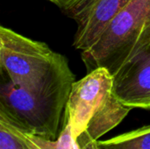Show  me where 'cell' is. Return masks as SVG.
<instances>
[{"mask_svg": "<svg viewBox=\"0 0 150 149\" xmlns=\"http://www.w3.org/2000/svg\"><path fill=\"white\" fill-rule=\"evenodd\" d=\"M113 91L130 109L150 110V43L113 76Z\"/></svg>", "mask_w": 150, "mask_h": 149, "instance_id": "obj_6", "label": "cell"}, {"mask_svg": "<svg viewBox=\"0 0 150 149\" xmlns=\"http://www.w3.org/2000/svg\"><path fill=\"white\" fill-rule=\"evenodd\" d=\"M47 1H49V2H50V1H51V0H47Z\"/></svg>", "mask_w": 150, "mask_h": 149, "instance_id": "obj_11", "label": "cell"}, {"mask_svg": "<svg viewBox=\"0 0 150 149\" xmlns=\"http://www.w3.org/2000/svg\"><path fill=\"white\" fill-rule=\"evenodd\" d=\"M0 73L33 94L66 103L76 82L64 55L4 25L0 26Z\"/></svg>", "mask_w": 150, "mask_h": 149, "instance_id": "obj_1", "label": "cell"}, {"mask_svg": "<svg viewBox=\"0 0 150 149\" xmlns=\"http://www.w3.org/2000/svg\"><path fill=\"white\" fill-rule=\"evenodd\" d=\"M16 128V127H15ZM28 149H80L70 126L62 121L59 136L55 140L45 139L16 128Z\"/></svg>", "mask_w": 150, "mask_h": 149, "instance_id": "obj_7", "label": "cell"}, {"mask_svg": "<svg viewBox=\"0 0 150 149\" xmlns=\"http://www.w3.org/2000/svg\"><path fill=\"white\" fill-rule=\"evenodd\" d=\"M149 43L150 0H131L81 57L87 73L104 68L114 76Z\"/></svg>", "mask_w": 150, "mask_h": 149, "instance_id": "obj_3", "label": "cell"}, {"mask_svg": "<svg viewBox=\"0 0 150 149\" xmlns=\"http://www.w3.org/2000/svg\"><path fill=\"white\" fill-rule=\"evenodd\" d=\"M0 149H28L18 130L0 118Z\"/></svg>", "mask_w": 150, "mask_h": 149, "instance_id": "obj_9", "label": "cell"}, {"mask_svg": "<svg viewBox=\"0 0 150 149\" xmlns=\"http://www.w3.org/2000/svg\"><path fill=\"white\" fill-rule=\"evenodd\" d=\"M102 149H150V125L106 141H98Z\"/></svg>", "mask_w": 150, "mask_h": 149, "instance_id": "obj_8", "label": "cell"}, {"mask_svg": "<svg viewBox=\"0 0 150 149\" xmlns=\"http://www.w3.org/2000/svg\"><path fill=\"white\" fill-rule=\"evenodd\" d=\"M66 104L33 94L1 73L0 118L21 131L48 140L57 139Z\"/></svg>", "mask_w": 150, "mask_h": 149, "instance_id": "obj_4", "label": "cell"}, {"mask_svg": "<svg viewBox=\"0 0 150 149\" xmlns=\"http://www.w3.org/2000/svg\"><path fill=\"white\" fill-rule=\"evenodd\" d=\"M131 0H51L76 24L73 46L84 51L100 37L110 22Z\"/></svg>", "mask_w": 150, "mask_h": 149, "instance_id": "obj_5", "label": "cell"}, {"mask_svg": "<svg viewBox=\"0 0 150 149\" xmlns=\"http://www.w3.org/2000/svg\"><path fill=\"white\" fill-rule=\"evenodd\" d=\"M131 110L115 96L113 76L98 68L73 83L62 121L76 138L87 131L98 140L120 125Z\"/></svg>", "mask_w": 150, "mask_h": 149, "instance_id": "obj_2", "label": "cell"}, {"mask_svg": "<svg viewBox=\"0 0 150 149\" xmlns=\"http://www.w3.org/2000/svg\"><path fill=\"white\" fill-rule=\"evenodd\" d=\"M76 140L80 149H102L99 147L98 141L93 139L87 131L83 132Z\"/></svg>", "mask_w": 150, "mask_h": 149, "instance_id": "obj_10", "label": "cell"}]
</instances>
